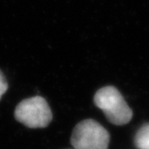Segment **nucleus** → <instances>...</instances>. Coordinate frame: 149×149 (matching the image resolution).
Returning <instances> with one entry per match:
<instances>
[{
  "label": "nucleus",
  "mask_w": 149,
  "mask_h": 149,
  "mask_svg": "<svg viewBox=\"0 0 149 149\" xmlns=\"http://www.w3.org/2000/svg\"><path fill=\"white\" fill-rule=\"evenodd\" d=\"M71 145L74 149H108L110 134L94 120H84L74 127Z\"/></svg>",
  "instance_id": "obj_2"
},
{
  "label": "nucleus",
  "mask_w": 149,
  "mask_h": 149,
  "mask_svg": "<svg viewBox=\"0 0 149 149\" xmlns=\"http://www.w3.org/2000/svg\"><path fill=\"white\" fill-rule=\"evenodd\" d=\"M93 102L102 111L106 119L111 124L122 126L132 120V110L120 91L114 86H108L99 89L94 94Z\"/></svg>",
  "instance_id": "obj_1"
},
{
  "label": "nucleus",
  "mask_w": 149,
  "mask_h": 149,
  "mask_svg": "<svg viewBox=\"0 0 149 149\" xmlns=\"http://www.w3.org/2000/svg\"><path fill=\"white\" fill-rule=\"evenodd\" d=\"M134 145L137 149H149V123L138 129L134 136Z\"/></svg>",
  "instance_id": "obj_4"
},
{
  "label": "nucleus",
  "mask_w": 149,
  "mask_h": 149,
  "mask_svg": "<svg viewBox=\"0 0 149 149\" xmlns=\"http://www.w3.org/2000/svg\"><path fill=\"white\" fill-rule=\"evenodd\" d=\"M7 89H8V84L6 82V79L4 76L3 72L0 70V100H1L5 93L7 91Z\"/></svg>",
  "instance_id": "obj_5"
},
{
  "label": "nucleus",
  "mask_w": 149,
  "mask_h": 149,
  "mask_svg": "<svg viewBox=\"0 0 149 149\" xmlns=\"http://www.w3.org/2000/svg\"><path fill=\"white\" fill-rule=\"evenodd\" d=\"M15 118L29 129H41L49 125L52 111L47 101L41 96H33L20 102L15 111Z\"/></svg>",
  "instance_id": "obj_3"
}]
</instances>
